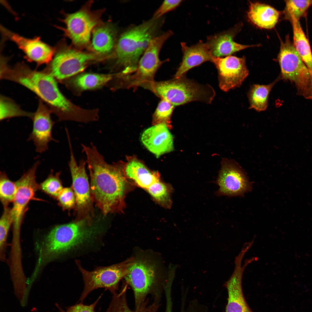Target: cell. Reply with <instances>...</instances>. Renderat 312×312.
I'll return each instance as SVG.
<instances>
[{"label":"cell","instance_id":"6","mask_svg":"<svg viewBox=\"0 0 312 312\" xmlns=\"http://www.w3.org/2000/svg\"><path fill=\"white\" fill-rule=\"evenodd\" d=\"M184 75L168 81L152 82L148 88L174 106L194 101L211 103L215 95L213 88L187 79Z\"/></svg>","mask_w":312,"mask_h":312},{"label":"cell","instance_id":"20","mask_svg":"<svg viewBox=\"0 0 312 312\" xmlns=\"http://www.w3.org/2000/svg\"><path fill=\"white\" fill-rule=\"evenodd\" d=\"M92 34L93 52L108 58L113 56L117 40L115 26L111 23L103 22L94 29Z\"/></svg>","mask_w":312,"mask_h":312},{"label":"cell","instance_id":"19","mask_svg":"<svg viewBox=\"0 0 312 312\" xmlns=\"http://www.w3.org/2000/svg\"><path fill=\"white\" fill-rule=\"evenodd\" d=\"M167 126L160 124L149 127L142 133L144 145L157 158L173 150V137Z\"/></svg>","mask_w":312,"mask_h":312},{"label":"cell","instance_id":"8","mask_svg":"<svg viewBox=\"0 0 312 312\" xmlns=\"http://www.w3.org/2000/svg\"><path fill=\"white\" fill-rule=\"evenodd\" d=\"M93 3L89 1L76 12L64 14L62 21L66 27L60 28L65 35L70 39L74 47L92 52L93 51L90 41L91 34L94 29L103 22L101 18L105 10H92Z\"/></svg>","mask_w":312,"mask_h":312},{"label":"cell","instance_id":"31","mask_svg":"<svg viewBox=\"0 0 312 312\" xmlns=\"http://www.w3.org/2000/svg\"><path fill=\"white\" fill-rule=\"evenodd\" d=\"M159 203L167 208H170L172 204L170 198V187L161 182L157 181L146 190Z\"/></svg>","mask_w":312,"mask_h":312},{"label":"cell","instance_id":"27","mask_svg":"<svg viewBox=\"0 0 312 312\" xmlns=\"http://www.w3.org/2000/svg\"><path fill=\"white\" fill-rule=\"evenodd\" d=\"M277 81L267 85L254 84L252 86L248 94L250 109L258 112L266 109L270 93Z\"/></svg>","mask_w":312,"mask_h":312},{"label":"cell","instance_id":"35","mask_svg":"<svg viewBox=\"0 0 312 312\" xmlns=\"http://www.w3.org/2000/svg\"><path fill=\"white\" fill-rule=\"evenodd\" d=\"M57 199L63 210H69L75 207V196L72 187L64 188Z\"/></svg>","mask_w":312,"mask_h":312},{"label":"cell","instance_id":"23","mask_svg":"<svg viewBox=\"0 0 312 312\" xmlns=\"http://www.w3.org/2000/svg\"><path fill=\"white\" fill-rule=\"evenodd\" d=\"M124 172L126 178L133 180L139 186L146 190L160 180L157 172H151L136 158H129L125 163Z\"/></svg>","mask_w":312,"mask_h":312},{"label":"cell","instance_id":"29","mask_svg":"<svg viewBox=\"0 0 312 312\" xmlns=\"http://www.w3.org/2000/svg\"><path fill=\"white\" fill-rule=\"evenodd\" d=\"M0 120L18 117H27L32 118L34 113L23 110L13 101L1 95L0 99Z\"/></svg>","mask_w":312,"mask_h":312},{"label":"cell","instance_id":"25","mask_svg":"<svg viewBox=\"0 0 312 312\" xmlns=\"http://www.w3.org/2000/svg\"><path fill=\"white\" fill-rule=\"evenodd\" d=\"M293 33V45L307 68L310 75V90L312 94V53L309 41L302 30L299 21L292 17Z\"/></svg>","mask_w":312,"mask_h":312},{"label":"cell","instance_id":"18","mask_svg":"<svg viewBox=\"0 0 312 312\" xmlns=\"http://www.w3.org/2000/svg\"><path fill=\"white\" fill-rule=\"evenodd\" d=\"M235 265L233 274L225 284L228 293L225 312H254L246 302L242 289L243 275L247 265H242L240 261Z\"/></svg>","mask_w":312,"mask_h":312},{"label":"cell","instance_id":"21","mask_svg":"<svg viewBox=\"0 0 312 312\" xmlns=\"http://www.w3.org/2000/svg\"><path fill=\"white\" fill-rule=\"evenodd\" d=\"M183 56L182 62L174 75L178 78L191 68L207 61L211 62L213 56L206 43L201 41L189 47L183 42L181 43Z\"/></svg>","mask_w":312,"mask_h":312},{"label":"cell","instance_id":"17","mask_svg":"<svg viewBox=\"0 0 312 312\" xmlns=\"http://www.w3.org/2000/svg\"><path fill=\"white\" fill-rule=\"evenodd\" d=\"M52 113L50 108L39 100L36 111L32 119L33 127L31 132L28 138V141H32L35 146L36 151L42 153L49 148V143L51 141L56 142L52 135V130L55 122L52 120L51 114Z\"/></svg>","mask_w":312,"mask_h":312},{"label":"cell","instance_id":"37","mask_svg":"<svg viewBox=\"0 0 312 312\" xmlns=\"http://www.w3.org/2000/svg\"><path fill=\"white\" fill-rule=\"evenodd\" d=\"M100 297L94 303L89 305H84L83 303L80 302L68 307L65 310L62 309L58 304L56 305L59 309L58 312H99L95 311V308Z\"/></svg>","mask_w":312,"mask_h":312},{"label":"cell","instance_id":"5","mask_svg":"<svg viewBox=\"0 0 312 312\" xmlns=\"http://www.w3.org/2000/svg\"><path fill=\"white\" fill-rule=\"evenodd\" d=\"M101 232L99 227L86 220H75L54 227L44 241V258L56 257L90 243Z\"/></svg>","mask_w":312,"mask_h":312},{"label":"cell","instance_id":"28","mask_svg":"<svg viewBox=\"0 0 312 312\" xmlns=\"http://www.w3.org/2000/svg\"><path fill=\"white\" fill-rule=\"evenodd\" d=\"M112 75L85 73L75 77L72 83L74 86L81 90H93L102 87L109 81Z\"/></svg>","mask_w":312,"mask_h":312},{"label":"cell","instance_id":"9","mask_svg":"<svg viewBox=\"0 0 312 312\" xmlns=\"http://www.w3.org/2000/svg\"><path fill=\"white\" fill-rule=\"evenodd\" d=\"M280 40L277 60L282 79L294 83L299 94L311 99L310 75L307 68L296 50L289 35L285 36L284 41Z\"/></svg>","mask_w":312,"mask_h":312},{"label":"cell","instance_id":"26","mask_svg":"<svg viewBox=\"0 0 312 312\" xmlns=\"http://www.w3.org/2000/svg\"><path fill=\"white\" fill-rule=\"evenodd\" d=\"M127 288H122L119 293L112 295L109 307L105 312H157L160 304L153 302L149 304L147 298L139 308L132 310L129 307L126 298Z\"/></svg>","mask_w":312,"mask_h":312},{"label":"cell","instance_id":"10","mask_svg":"<svg viewBox=\"0 0 312 312\" xmlns=\"http://www.w3.org/2000/svg\"><path fill=\"white\" fill-rule=\"evenodd\" d=\"M133 259V257H131L119 263L99 267L92 271L83 268L80 262L76 260V263L82 274L84 285L79 300L81 302L83 303L92 291L99 288L108 289L112 295L117 293L119 283L127 274L128 268Z\"/></svg>","mask_w":312,"mask_h":312},{"label":"cell","instance_id":"16","mask_svg":"<svg viewBox=\"0 0 312 312\" xmlns=\"http://www.w3.org/2000/svg\"><path fill=\"white\" fill-rule=\"evenodd\" d=\"M2 34L15 42L25 54V58L29 62L36 63L39 66L49 64L52 60L55 52L53 48L42 41L39 37L29 39L22 36L1 26Z\"/></svg>","mask_w":312,"mask_h":312},{"label":"cell","instance_id":"15","mask_svg":"<svg viewBox=\"0 0 312 312\" xmlns=\"http://www.w3.org/2000/svg\"><path fill=\"white\" fill-rule=\"evenodd\" d=\"M219 189L218 196H230L242 195L250 189V184L240 166L235 162H223L217 180Z\"/></svg>","mask_w":312,"mask_h":312},{"label":"cell","instance_id":"1","mask_svg":"<svg viewBox=\"0 0 312 312\" xmlns=\"http://www.w3.org/2000/svg\"><path fill=\"white\" fill-rule=\"evenodd\" d=\"M81 146L86 156L94 202L104 215L122 212L127 191L124 172L125 163H107L93 143L89 146L81 144Z\"/></svg>","mask_w":312,"mask_h":312},{"label":"cell","instance_id":"14","mask_svg":"<svg viewBox=\"0 0 312 312\" xmlns=\"http://www.w3.org/2000/svg\"><path fill=\"white\" fill-rule=\"evenodd\" d=\"M173 34L169 30L151 40L139 61L133 84L144 86L153 82L162 63L159 57L160 51L165 41Z\"/></svg>","mask_w":312,"mask_h":312},{"label":"cell","instance_id":"32","mask_svg":"<svg viewBox=\"0 0 312 312\" xmlns=\"http://www.w3.org/2000/svg\"><path fill=\"white\" fill-rule=\"evenodd\" d=\"M16 187L15 182L11 181L4 172L0 174V199L4 208L13 202L16 193Z\"/></svg>","mask_w":312,"mask_h":312},{"label":"cell","instance_id":"12","mask_svg":"<svg viewBox=\"0 0 312 312\" xmlns=\"http://www.w3.org/2000/svg\"><path fill=\"white\" fill-rule=\"evenodd\" d=\"M40 164L37 161L21 177L15 184L16 191L11 209V214L14 229L19 231L28 204L31 200H39L35 197L36 192L39 189V185L36 182V172Z\"/></svg>","mask_w":312,"mask_h":312},{"label":"cell","instance_id":"13","mask_svg":"<svg viewBox=\"0 0 312 312\" xmlns=\"http://www.w3.org/2000/svg\"><path fill=\"white\" fill-rule=\"evenodd\" d=\"M211 62L218 71L220 88L225 92L239 87L248 75L244 57L213 56Z\"/></svg>","mask_w":312,"mask_h":312},{"label":"cell","instance_id":"2","mask_svg":"<svg viewBox=\"0 0 312 312\" xmlns=\"http://www.w3.org/2000/svg\"><path fill=\"white\" fill-rule=\"evenodd\" d=\"M0 78L15 82L27 88L37 94L48 105L60 121H75L79 114L74 111L71 103L62 94L56 79L43 70H32L24 63L13 67L6 62L1 64Z\"/></svg>","mask_w":312,"mask_h":312},{"label":"cell","instance_id":"11","mask_svg":"<svg viewBox=\"0 0 312 312\" xmlns=\"http://www.w3.org/2000/svg\"><path fill=\"white\" fill-rule=\"evenodd\" d=\"M70 152L68 166L72 180V187L76 197L75 220H86L93 222L94 202L83 159L78 164L73 152L70 139L68 140Z\"/></svg>","mask_w":312,"mask_h":312},{"label":"cell","instance_id":"34","mask_svg":"<svg viewBox=\"0 0 312 312\" xmlns=\"http://www.w3.org/2000/svg\"><path fill=\"white\" fill-rule=\"evenodd\" d=\"M60 172L54 174L52 172L39 185V189L54 198H57L64 188L60 179Z\"/></svg>","mask_w":312,"mask_h":312},{"label":"cell","instance_id":"36","mask_svg":"<svg viewBox=\"0 0 312 312\" xmlns=\"http://www.w3.org/2000/svg\"><path fill=\"white\" fill-rule=\"evenodd\" d=\"M0 221V246L3 247L6 240L11 225L12 224L11 209L4 208Z\"/></svg>","mask_w":312,"mask_h":312},{"label":"cell","instance_id":"4","mask_svg":"<svg viewBox=\"0 0 312 312\" xmlns=\"http://www.w3.org/2000/svg\"><path fill=\"white\" fill-rule=\"evenodd\" d=\"M164 21L162 18L152 17L121 34L117 40L113 56L116 63L123 68L124 74L137 70L141 56L151 40L157 36Z\"/></svg>","mask_w":312,"mask_h":312},{"label":"cell","instance_id":"24","mask_svg":"<svg viewBox=\"0 0 312 312\" xmlns=\"http://www.w3.org/2000/svg\"><path fill=\"white\" fill-rule=\"evenodd\" d=\"M247 16L250 21L258 27L270 29L277 23L280 12L267 4L250 2Z\"/></svg>","mask_w":312,"mask_h":312},{"label":"cell","instance_id":"30","mask_svg":"<svg viewBox=\"0 0 312 312\" xmlns=\"http://www.w3.org/2000/svg\"><path fill=\"white\" fill-rule=\"evenodd\" d=\"M283 12V18L290 21L292 17L299 21L304 16L309 7L312 5V0H286Z\"/></svg>","mask_w":312,"mask_h":312},{"label":"cell","instance_id":"33","mask_svg":"<svg viewBox=\"0 0 312 312\" xmlns=\"http://www.w3.org/2000/svg\"><path fill=\"white\" fill-rule=\"evenodd\" d=\"M174 107L170 103L162 99L153 115V125L163 123L171 128L170 118Z\"/></svg>","mask_w":312,"mask_h":312},{"label":"cell","instance_id":"38","mask_svg":"<svg viewBox=\"0 0 312 312\" xmlns=\"http://www.w3.org/2000/svg\"><path fill=\"white\" fill-rule=\"evenodd\" d=\"M182 1V0L164 1L155 12L152 17L155 19L161 18L166 13L177 8Z\"/></svg>","mask_w":312,"mask_h":312},{"label":"cell","instance_id":"3","mask_svg":"<svg viewBox=\"0 0 312 312\" xmlns=\"http://www.w3.org/2000/svg\"><path fill=\"white\" fill-rule=\"evenodd\" d=\"M133 257L125 278L133 291L135 309L142 304L149 296L153 302L159 303L168 278L163 275L160 262L144 252H139Z\"/></svg>","mask_w":312,"mask_h":312},{"label":"cell","instance_id":"7","mask_svg":"<svg viewBox=\"0 0 312 312\" xmlns=\"http://www.w3.org/2000/svg\"><path fill=\"white\" fill-rule=\"evenodd\" d=\"M55 48L52 60L42 70L60 80L83 71L91 62L107 58L93 52L69 46L63 41Z\"/></svg>","mask_w":312,"mask_h":312},{"label":"cell","instance_id":"39","mask_svg":"<svg viewBox=\"0 0 312 312\" xmlns=\"http://www.w3.org/2000/svg\"><path fill=\"white\" fill-rule=\"evenodd\" d=\"M207 309L204 305L196 301H191L187 312H207Z\"/></svg>","mask_w":312,"mask_h":312},{"label":"cell","instance_id":"22","mask_svg":"<svg viewBox=\"0 0 312 312\" xmlns=\"http://www.w3.org/2000/svg\"><path fill=\"white\" fill-rule=\"evenodd\" d=\"M233 30L220 33L207 38L206 43L213 57L228 56L244 49L259 46V45H244L233 40L235 34Z\"/></svg>","mask_w":312,"mask_h":312}]
</instances>
